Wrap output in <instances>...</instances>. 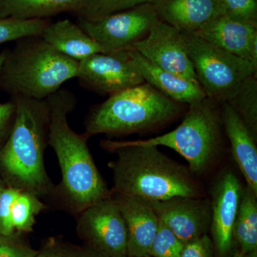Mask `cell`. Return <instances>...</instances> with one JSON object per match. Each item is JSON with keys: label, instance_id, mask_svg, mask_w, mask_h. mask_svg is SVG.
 Returning a JSON list of instances; mask_svg holds the SVG:
<instances>
[{"label": "cell", "instance_id": "cell-1", "mask_svg": "<svg viewBox=\"0 0 257 257\" xmlns=\"http://www.w3.org/2000/svg\"><path fill=\"white\" fill-rule=\"evenodd\" d=\"M101 145L116 155L109 164L114 179L112 194L150 202L203 197L202 188L191 170L162 153L158 147L112 140H103Z\"/></svg>", "mask_w": 257, "mask_h": 257}, {"label": "cell", "instance_id": "cell-2", "mask_svg": "<svg viewBox=\"0 0 257 257\" xmlns=\"http://www.w3.org/2000/svg\"><path fill=\"white\" fill-rule=\"evenodd\" d=\"M46 101L50 109L48 145L55 152L62 174L59 192L72 210L79 214L111 196V192L89 151V138L75 133L67 121V116L75 108V96L60 89Z\"/></svg>", "mask_w": 257, "mask_h": 257}, {"label": "cell", "instance_id": "cell-3", "mask_svg": "<svg viewBox=\"0 0 257 257\" xmlns=\"http://www.w3.org/2000/svg\"><path fill=\"white\" fill-rule=\"evenodd\" d=\"M16 111L8 140L0 150V167L12 187L41 198L55 192L45 170L50 109L46 99L11 97Z\"/></svg>", "mask_w": 257, "mask_h": 257}, {"label": "cell", "instance_id": "cell-4", "mask_svg": "<svg viewBox=\"0 0 257 257\" xmlns=\"http://www.w3.org/2000/svg\"><path fill=\"white\" fill-rule=\"evenodd\" d=\"M187 106L143 82L93 106L86 118L84 134L89 138L102 134L121 136L147 133L177 119Z\"/></svg>", "mask_w": 257, "mask_h": 257}, {"label": "cell", "instance_id": "cell-5", "mask_svg": "<svg viewBox=\"0 0 257 257\" xmlns=\"http://www.w3.org/2000/svg\"><path fill=\"white\" fill-rule=\"evenodd\" d=\"M79 62L66 57L40 36L17 40L0 72V89L11 97L45 100L78 74Z\"/></svg>", "mask_w": 257, "mask_h": 257}, {"label": "cell", "instance_id": "cell-6", "mask_svg": "<svg viewBox=\"0 0 257 257\" xmlns=\"http://www.w3.org/2000/svg\"><path fill=\"white\" fill-rule=\"evenodd\" d=\"M219 105L206 97L189 105L181 124L170 133L133 142L169 147L188 162L192 173L202 175L214 165L221 153L222 121Z\"/></svg>", "mask_w": 257, "mask_h": 257}, {"label": "cell", "instance_id": "cell-7", "mask_svg": "<svg viewBox=\"0 0 257 257\" xmlns=\"http://www.w3.org/2000/svg\"><path fill=\"white\" fill-rule=\"evenodd\" d=\"M183 33L198 82L211 100L219 104L226 102L245 79L256 75L257 67L248 61L209 43L195 34Z\"/></svg>", "mask_w": 257, "mask_h": 257}, {"label": "cell", "instance_id": "cell-8", "mask_svg": "<svg viewBox=\"0 0 257 257\" xmlns=\"http://www.w3.org/2000/svg\"><path fill=\"white\" fill-rule=\"evenodd\" d=\"M159 20L152 3H147L93 20L79 18L78 25L106 53H112L131 50Z\"/></svg>", "mask_w": 257, "mask_h": 257}, {"label": "cell", "instance_id": "cell-9", "mask_svg": "<svg viewBox=\"0 0 257 257\" xmlns=\"http://www.w3.org/2000/svg\"><path fill=\"white\" fill-rule=\"evenodd\" d=\"M77 231L87 247L100 256H127L126 224L111 194L79 213Z\"/></svg>", "mask_w": 257, "mask_h": 257}, {"label": "cell", "instance_id": "cell-10", "mask_svg": "<svg viewBox=\"0 0 257 257\" xmlns=\"http://www.w3.org/2000/svg\"><path fill=\"white\" fill-rule=\"evenodd\" d=\"M128 50L96 53L84 59L79 62L77 78L89 89L109 95L145 82Z\"/></svg>", "mask_w": 257, "mask_h": 257}, {"label": "cell", "instance_id": "cell-11", "mask_svg": "<svg viewBox=\"0 0 257 257\" xmlns=\"http://www.w3.org/2000/svg\"><path fill=\"white\" fill-rule=\"evenodd\" d=\"M132 49L161 69L197 81L183 32L162 20Z\"/></svg>", "mask_w": 257, "mask_h": 257}, {"label": "cell", "instance_id": "cell-12", "mask_svg": "<svg viewBox=\"0 0 257 257\" xmlns=\"http://www.w3.org/2000/svg\"><path fill=\"white\" fill-rule=\"evenodd\" d=\"M151 203L159 220L184 244L200 237L210 227L211 201L202 197H175Z\"/></svg>", "mask_w": 257, "mask_h": 257}, {"label": "cell", "instance_id": "cell-13", "mask_svg": "<svg viewBox=\"0 0 257 257\" xmlns=\"http://www.w3.org/2000/svg\"><path fill=\"white\" fill-rule=\"evenodd\" d=\"M243 188L232 172H225L218 178L213 188L211 199V230L218 252H229L233 246V227Z\"/></svg>", "mask_w": 257, "mask_h": 257}, {"label": "cell", "instance_id": "cell-14", "mask_svg": "<svg viewBox=\"0 0 257 257\" xmlns=\"http://www.w3.org/2000/svg\"><path fill=\"white\" fill-rule=\"evenodd\" d=\"M111 194L126 224L127 256L149 255L159 226V219L151 203L140 198Z\"/></svg>", "mask_w": 257, "mask_h": 257}, {"label": "cell", "instance_id": "cell-15", "mask_svg": "<svg viewBox=\"0 0 257 257\" xmlns=\"http://www.w3.org/2000/svg\"><path fill=\"white\" fill-rule=\"evenodd\" d=\"M193 34L257 67V27L219 15Z\"/></svg>", "mask_w": 257, "mask_h": 257}, {"label": "cell", "instance_id": "cell-16", "mask_svg": "<svg viewBox=\"0 0 257 257\" xmlns=\"http://www.w3.org/2000/svg\"><path fill=\"white\" fill-rule=\"evenodd\" d=\"M128 54L144 82L172 100L189 106L207 97L197 81L161 69L133 49Z\"/></svg>", "mask_w": 257, "mask_h": 257}, {"label": "cell", "instance_id": "cell-17", "mask_svg": "<svg viewBox=\"0 0 257 257\" xmlns=\"http://www.w3.org/2000/svg\"><path fill=\"white\" fill-rule=\"evenodd\" d=\"M220 105L222 126L233 157L246 180V187L257 195L256 138L229 103Z\"/></svg>", "mask_w": 257, "mask_h": 257}, {"label": "cell", "instance_id": "cell-18", "mask_svg": "<svg viewBox=\"0 0 257 257\" xmlns=\"http://www.w3.org/2000/svg\"><path fill=\"white\" fill-rule=\"evenodd\" d=\"M152 5L160 20L188 33L220 15L217 0H154Z\"/></svg>", "mask_w": 257, "mask_h": 257}, {"label": "cell", "instance_id": "cell-19", "mask_svg": "<svg viewBox=\"0 0 257 257\" xmlns=\"http://www.w3.org/2000/svg\"><path fill=\"white\" fill-rule=\"evenodd\" d=\"M40 37L57 52L77 62L94 54L106 53L79 25L67 19L49 23Z\"/></svg>", "mask_w": 257, "mask_h": 257}, {"label": "cell", "instance_id": "cell-20", "mask_svg": "<svg viewBox=\"0 0 257 257\" xmlns=\"http://www.w3.org/2000/svg\"><path fill=\"white\" fill-rule=\"evenodd\" d=\"M88 0H0V18L42 20L67 13H77Z\"/></svg>", "mask_w": 257, "mask_h": 257}, {"label": "cell", "instance_id": "cell-21", "mask_svg": "<svg viewBox=\"0 0 257 257\" xmlns=\"http://www.w3.org/2000/svg\"><path fill=\"white\" fill-rule=\"evenodd\" d=\"M257 195L247 187L243 189L239 210L233 227V239L240 251H257Z\"/></svg>", "mask_w": 257, "mask_h": 257}, {"label": "cell", "instance_id": "cell-22", "mask_svg": "<svg viewBox=\"0 0 257 257\" xmlns=\"http://www.w3.org/2000/svg\"><path fill=\"white\" fill-rule=\"evenodd\" d=\"M232 106L244 124L257 138V75L245 79L226 101Z\"/></svg>", "mask_w": 257, "mask_h": 257}, {"label": "cell", "instance_id": "cell-23", "mask_svg": "<svg viewBox=\"0 0 257 257\" xmlns=\"http://www.w3.org/2000/svg\"><path fill=\"white\" fill-rule=\"evenodd\" d=\"M40 199L32 193L20 191L12 207V224L15 231H31L36 216L45 207Z\"/></svg>", "mask_w": 257, "mask_h": 257}, {"label": "cell", "instance_id": "cell-24", "mask_svg": "<svg viewBox=\"0 0 257 257\" xmlns=\"http://www.w3.org/2000/svg\"><path fill=\"white\" fill-rule=\"evenodd\" d=\"M50 22L42 20H20L13 18H0V45L17 41L24 37L40 36Z\"/></svg>", "mask_w": 257, "mask_h": 257}, {"label": "cell", "instance_id": "cell-25", "mask_svg": "<svg viewBox=\"0 0 257 257\" xmlns=\"http://www.w3.org/2000/svg\"><path fill=\"white\" fill-rule=\"evenodd\" d=\"M153 2L154 0H88L77 13L79 18L93 20Z\"/></svg>", "mask_w": 257, "mask_h": 257}, {"label": "cell", "instance_id": "cell-26", "mask_svg": "<svg viewBox=\"0 0 257 257\" xmlns=\"http://www.w3.org/2000/svg\"><path fill=\"white\" fill-rule=\"evenodd\" d=\"M184 245L165 224L159 220L158 229L149 255L153 257H181Z\"/></svg>", "mask_w": 257, "mask_h": 257}, {"label": "cell", "instance_id": "cell-27", "mask_svg": "<svg viewBox=\"0 0 257 257\" xmlns=\"http://www.w3.org/2000/svg\"><path fill=\"white\" fill-rule=\"evenodd\" d=\"M220 15L257 27V0H217Z\"/></svg>", "mask_w": 257, "mask_h": 257}, {"label": "cell", "instance_id": "cell-28", "mask_svg": "<svg viewBox=\"0 0 257 257\" xmlns=\"http://www.w3.org/2000/svg\"><path fill=\"white\" fill-rule=\"evenodd\" d=\"M20 191L12 186L0 187V234L2 236H10L15 233L12 224V207Z\"/></svg>", "mask_w": 257, "mask_h": 257}, {"label": "cell", "instance_id": "cell-29", "mask_svg": "<svg viewBox=\"0 0 257 257\" xmlns=\"http://www.w3.org/2000/svg\"><path fill=\"white\" fill-rule=\"evenodd\" d=\"M16 105L13 99L0 103V150L9 137L14 122Z\"/></svg>", "mask_w": 257, "mask_h": 257}, {"label": "cell", "instance_id": "cell-30", "mask_svg": "<svg viewBox=\"0 0 257 257\" xmlns=\"http://www.w3.org/2000/svg\"><path fill=\"white\" fill-rule=\"evenodd\" d=\"M181 257H214L213 243L207 234L184 245Z\"/></svg>", "mask_w": 257, "mask_h": 257}, {"label": "cell", "instance_id": "cell-31", "mask_svg": "<svg viewBox=\"0 0 257 257\" xmlns=\"http://www.w3.org/2000/svg\"><path fill=\"white\" fill-rule=\"evenodd\" d=\"M77 251L78 250L74 251L55 240H52L40 251H37L34 257H77Z\"/></svg>", "mask_w": 257, "mask_h": 257}, {"label": "cell", "instance_id": "cell-32", "mask_svg": "<svg viewBox=\"0 0 257 257\" xmlns=\"http://www.w3.org/2000/svg\"><path fill=\"white\" fill-rule=\"evenodd\" d=\"M37 253L24 244L0 241V257H34Z\"/></svg>", "mask_w": 257, "mask_h": 257}, {"label": "cell", "instance_id": "cell-33", "mask_svg": "<svg viewBox=\"0 0 257 257\" xmlns=\"http://www.w3.org/2000/svg\"><path fill=\"white\" fill-rule=\"evenodd\" d=\"M77 257H102L97 253L95 252V251H93L92 249H91L90 248L85 247L81 248V249L78 250L77 251Z\"/></svg>", "mask_w": 257, "mask_h": 257}, {"label": "cell", "instance_id": "cell-34", "mask_svg": "<svg viewBox=\"0 0 257 257\" xmlns=\"http://www.w3.org/2000/svg\"><path fill=\"white\" fill-rule=\"evenodd\" d=\"M231 257H257V251L249 253H242L241 251L236 253Z\"/></svg>", "mask_w": 257, "mask_h": 257}, {"label": "cell", "instance_id": "cell-35", "mask_svg": "<svg viewBox=\"0 0 257 257\" xmlns=\"http://www.w3.org/2000/svg\"><path fill=\"white\" fill-rule=\"evenodd\" d=\"M7 50H3L0 53V72H1L2 67H3V62H4L5 56H6Z\"/></svg>", "mask_w": 257, "mask_h": 257}, {"label": "cell", "instance_id": "cell-36", "mask_svg": "<svg viewBox=\"0 0 257 257\" xmlns=\"http://www.w3.org/2000/svg\"><path fill=\"white\" fill-rule=\"evenodd\" d=\"M126 257H130V256H126ZM141 257H153V256H150V255H147V256H141Z\"/></svg>", "mask_w": 257, "mask_h": 257}, {"label": "cell", "instance_id": "cell-37", "mask_svg": "<svg viewBox=\"0 0 257 257\" xmlns=\"http://www.w3.org/2000/svg\"><path fill=\"white\" fill-rule=\"evenodd\" d=\"M2 187V185H1V184H0V187Z\"/></svg>", "mask_w": 257, "mask_h": 257}]
</instances>
